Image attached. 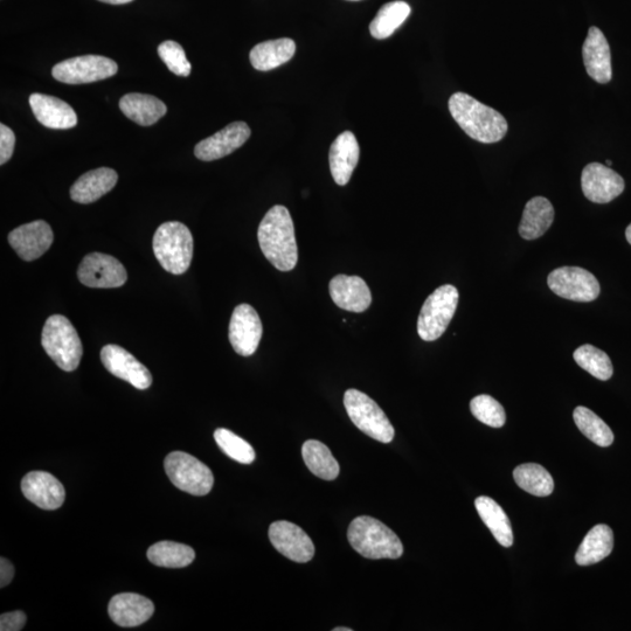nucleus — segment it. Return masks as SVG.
I'll return each mask as SVG.
<instances>
[{
	"label": "nucleus",
	"mask_w": 631,
	"mask_h": 631,
	"mask_svg": "<svg viewBox=\"0 0 631 631\" xmlns=\"http://www.w3.org/2000/svg\"><path fill=\"white\" fill-rule=\"evenodd\" d=\"M108 613L117 626L134 628L150 620L155 613V605L140 594L122 593L110 600Z\"/></svg>",
	"instance_id": "19"
},
{
	"label": "nucleus",
	"mask_w": 631,
	"mask_h": 631,
	"mask_svg": "<svg viewBox=\"0 0 631 631\" xmlns=\"http://www.w3.org/2000/svg\"><path fill=\"white\" fill-rule=\"evenodd\" d=\"M520 489L537 497L550 496L554 490L553 477L544 467L536 463L522 464L513 471Z\"/></svg>",
	"instance_id": "32"
},
{
	"label": "nucleus",
	"mask_w": 631,
	"mask_h": 631,
	"mask_svg": "<svg viewBox=\"0 0 631 631\" xmlns=\"http://www.w3.org/2000/svg\"><path fill=\"white\" fill-rule=\"evenodd\" d=\"M269 539L277 552L295 563H308L315 556V545L307 533L286 520L270 525Z\"/></svg>",
	"instance_id": "13"
},
{
	"label": "nucleus",
	"mask_w": 631,
	"mask_h": 631,
	"mask_svg": "<svg viewBox=\"0 0 631 631\" xmlns=\"http://www.w3.org/2000/svg\"><path fill=\"white\" fill-rule=\"evenodd\" d=\"M411 6L405 2L387 3L379 10L370 24L373 38L384 40L390 38L411 15Z\"/></svg>",
	"instance_id": "31"
},
{
	"label": "nucleus",
	"mask_w": 631,
	"mask_h": 631,
	"mask_svg": "<svg viewBox=\"0 0 631 631\" xmlns=\"http://www.w3.org/2000/svg\"><path fill=\"white\" fill-rule=\"evenodd\" d=\"M13 577H15V567L8 559H0V587L4 588L10 585Z\"/></svg>",
	"instance_id": "41"
},
{
	"label": "nucleus",
	"mask_w": 631,
	"mask_h": 631,
	"mask_svg": "<svg viewBox=\"0 0 631 631\" xmlns=\"http://www.w3.org/2000/svg\"><path fill=\"white\" fill-rule=\"evenodd\" d=\"M626 238H627L629 244L631 245V224L627 227Z\"/></svg>",
	"instance_id": "43"
},
{
	"label": "nucleus",
	"mask_w": 631,
	"mask_h": 631,
	"mask_svg": "<svg viewBox=\"0 0 631 631\" xmlns=\"http://www.w3.org/2000/svg\"><path fill=\"white\" fill-rule=\"evenodd\" d=\"M554 294L574 302H592L600 295V283L588 270L580 267L554 269L547 279Z\"/></svg>",
	"instance_id": "10"
},
{
	"label": "nucleus",
	"mask_w": 631,
	"mask_h": 631,
	"mask_svg": "<svg viewBox=\"0 0 631 631\" xmlns=\"http://www.w3.org/2000/svg\"><path fill=\"white\" fill-rule=\"evenodd\" d=\"M53 240L52 228L44 220L20 226L9 234L11 247L25 261L41 258L51 248Z\"/></svg>",
	"instance_id": "17"
},
{
	"label": "nucleus",
	"mask_w": 631,
	"mask_h": 631,
	"mask_svg": "<svg viewBox=\"0 0 631 631\" xmlns=\"http://www.w3.org/2000/svg\"><path fill=\"white\" fill-rule=\"evenodd\" d=\"M262 322L256 310L249 304L234 309L230 322V342L242 357L254 355L262 338Z\"/></svg>",
	"instance_id": "12"
},
{
	"label": "nucleus",
	"mask_w": 631,
	"mask_h": 631,
	"mask_svg": "<svg viewBox=\"0 0 631 631\" xmlns=\"http://www.w3.org/2000/svg\"><path fill=\"white\" fill-rule=\"evenodd\" d=\"M251 137V129L245 122L228 124L217 134L206 138L197 144L194 155L200 161L212 162L231 155L232 152L242 147Z\"/></svg>",
	"instance_id": "16"
},
{
	"label": "nucleus",
	"mask_w": 631,
	"mask_h": 631,
	"mask_svg": "<svg viewBox=\"0 0 631 631\" xmlns=\"http://www.w3.org/2000/svg\"><path fill=\"white\" fill-rule=\"evenodd\" d=\"M614 549V533L607 525L599 524L587 533L581 543L575 561L580 566H591L600 563L610 556Z\"/></svg>",
	"instance_id": "28"
},
{
	"label": "nucleus",
	"mask_w": 631,
	"mask_h": 631,
	"mask_svg": "<svg viewBox=\"0 0 631 631\" xmlns=\"http://www.w3.org/2000/svg\"><path fill=\"white\" fill-rule=\"evenodd\" d=\"M554 220V208L549 199L532 198L525 206L519 234L525 240H536L549 231Z\"/></svg>",
	"instance_id": "26"
},
{
	"label": "nucleus",
	"mask_w": 631,
	"mask_h": 631,
	"mask_svg": "<svg viewBox=\"0 0 631 631\" xmlns=\"http://www.w3.org/2000/svg\"><path fill=\"white\" fill-rule=\"evenodd\" d=\"M214 440L230 459L241 464H251L255 460L254 449L247 441L228 429L219 428L214 432Z\"/></svg>",
	"instance_id": "36"
},
{
	"label": "nucleus",
	"mask_w": 631,
	"mask_h": 631,
	"mask_svg": "<svg viewBox=\"0 0 631 631\" xmlns=\"http://www.w3.org/2000/svg\"><path fill=\"white\" fill-rule=\"evenodd\" d=\"M360 149L357 138L351 131L339 135L332 143L329 155L331 175L339 186L350 182L357 168Z\"/></svg>",
	"instance_id": "23"
},
{
	"label": "nucleus",
	"mask_w": 631,
	"mask_h": 631,
	"mask_svg": "<svg viewBox=\"0 0 631 631\" xmlns=\"http://www.w3.org/2000/svg\"><path fill=\"white\" fill-rule=\"evenodd\" d=\"M334 630L335 631H352L351 628H343V627L342 628H335Z\"/></svg>",
	"instance_id": "44"
},
{
	"label": "nucleus",
	"mask_w": 631,
	"mask_h": 631,
	"mask_svg": "<svg viewBox=\"0 0 631 631\" xmlns=\"http://www.w3.org/2000/svg\"><path fill=\"white\" fill-rule=\"evenodd\" d=\"M448 107L464 133L477 142L497 143L508 133V122L501 113L466 93L452 95Z\"/></svg>",
	"instance_id": "2"
},
{
	"label": "nucleus",
	"mask_w": 631,
	"mask_h": 631,
	"mask_svg": "<svg viewBox=\"0 0 631 631\" xmlns=\"http://www.w3.org/2000/svg\"><path fill=\"white\" fill-rule=\"evenodd\" d=\"M573 358L581 369L592 374L596 379L607 381L613 377L614 369L612 360L607 353L595 348L593 345H582L574 351Z\"/></svg>",
	"instance_id": "35"
},
{
	"label": "nucleus",
	"mask_w": 631,
	"mask_h": 631,
	"mask_svg": "<svg viewBox=\"0 0 631 631\" xmlns=\"http://www.w3.org/2000/svg\"><path fill=\"white\" fill-rule=\"evenodd\" d=\"M32 112L44 127L50 129H72L78 123V116L68 103L58 97L45 94H32Z\"/></svg>",
	"instance_id": "22"
},
{
	"label": "nucleus",
	"mask_w": 631,
	"mask_h": 631,
	"mask_svg": "<svg viewBox=\"0 0 631 631\" xmlns=\"http://www.w3.org/2000/svg\"><path fill=\"white\" fill-rule=\"evenodd\" d=\"M586 71L593 80L608 83L612 80V55L605 34L598 27H591L582 47Z\"/></svg>",
	"instance_id": "21"
},
{
	"label": "nucleus",
	"mask_w": 631,
	"mask_h": 631,
	"mask_svg": "<svg viewBox=\"0 0 631 631\" xmlns=\"http://www.w3.org/2000/svg\"><path fill=\"white\" fill-rule=\"evenodd\" d=\"M100 2L112 5H123L133 2V0H100Z\"/></svg>",
	"instance_id": "42"
},
{
	"label": "nucleus",
	"mask_w": 631,
	"mask_h": 631,
	"mask_svg": "<svg viewBox=\"0 0 631 631\" xmlns=\"http://www.w3.org/2000/svg\"><path fill=\"white\" fill-rule=\"evenodd\" d=\"M348 538L353 549L367 559H399L404 554L399 537L376 518L362 516L352 520Z\"/></svg>",
	"instance_id": "3"
},
{
	"label": "nucleus",
	"mask_w": 631,
	"mask_h": 631,
	"mask_svg": "<svg viewBox=\"0 0 631 631\" xmlns=\"http://www.w3.org/2000/svg\"><path fill=\"white\" fill-rule=\"evenodd\" d=\"M475 506L478 515L482 518L483 523L488 526L497 542L504 547L512 546V526L502 506L487 496L478 497L475 501Z\"/></svg>",
	"instance_id": "29"
},
{
	"label": "nucleus",
	"mask_w": 631,
	"mask_h": 631,
	"mask_svg": "<svg viewBox=\"0 0 631 631\" xmlns=\"http://www.w3.org/2000/svg\"><path fill=\"white\" fill-rule=\"evenodd\" d=\"M25 624L26 614L20 610L0 616V630L2 631H20L24 629Z\"/></svg>",
	"instance_id": "40"
},
{
	"label": "nucleus",
	"mask_w": 631,
	"mask_h": 631,
	"mask_svg": "<svg viewBox=\"0 0 631 631\" xmlns=\"http://www.w3.org/2000/svg\"><path fill=\"white\" fill-rule=\"evenodd\" d=\"M158 55L173 74L184 76V78L191 74L190 61L186 58L184 48L176 41H164L158 46Z\"/></svg>",
	"instance_id": "38"
},
{
	"label": "nucleus",
	"mask_w": 631,
	"mask_h": 631,
	"mask_svg": "<svg viewBox=\"0 0 631 631\" xmlns=\"http://www.w3.org/2000/svg\"><path fill=\"white\" fill-rule=\"evenodd\" d=\"M304 463L317 477L325 481H334L339 475V464L330 449L324 443L309 440L302 448Z\"/></svg>",
	"instance_id": "30"
},
{
	"label": "nucleus",
	"mask_w": 631,
	"mask_h": 631,
	"mask_svg": "<svg viewBox=\"0 0 631 631\" xmlns=\"http://www.w3.org/2000/svg\"><path fill=\"white\" fill-rule=\"evenodd\" d=\"M15 133L5 124H0V164L8 163L15 151Z\"/></svg>",
	"instance_id": "39"
},
{
	"label": "nucleus",
	"mask_w": 631,
	"mask_h": 631,
	"mask_svg": "<svg viewBox=\"0 0 631 631\" xmlns=\"http://www.w3.org/2000/svg\"><path fill=\"white\" fill-rule=\"evenodd\" d=\"M459 291L446 284L429 296L420 311L418 334L425 342H434L445 334L459 304Z\"/></svg>",
	"instance_id": "6"
},
{
	"label": "nucleus",
	"mask_w": 631,
	"mask_h": 631,
	"mask_svg": "<svg viewBox=\"0 0 631 631\" xmlns=\"http://www.w3.org/2000/svg\"><path fill=\"white\" fill-rule=\"evenodd\" d=\"M607 165H612V161H607Z\"/></svg>",
	"instance_id": "45"
},
{
	"label": "nucleus",
	"mask_w": 631,
	"mask_h": 631,
	"mask_svg": "<svg viewBox=\"0 0 631 631\" xmlns=\"http://www.w3.org/2000/svg\"><path fill=\"white\" fill-rule=\"evenodd\" d=\"M344 406L360 431L381 443L392 442L394 428L383 409L369 395L358 390H348L344 395Z\"/></svg>",
	"instance_id": "7"
},
{
	"label": "nucleus",
	"mask_w": 631,
	"mask_h": 631,
	"mask_svg": "<svg viewBox=\"0 0 631 631\" xmlns=\"http://www.w3.org/2000/svg\"><path fill=\"white\" fill-rule=\"evenodd\" d=\"M164 468L171 483L187 494L206 496L213 488L214 477L211 469L190 454H169L164 461Z\"/></svg>",
	"instance_id": "8"
},
{
	"label": "nucleus",
	"mask_w": 631,
	"mask_h": 631,
	"mask_svg": "<svg viewBox=\"0 0 631 631\" xmlns=\"http://www.w3.org/2000/svg\"><path fill=\"white\" fill-rule=\"evenodd\" d=\"M120 109L129 120L140 126L150 127L168 112L165 103L147 94H127L120 101Z\"/></svg>",
	"instance_id": "25"
},
{
	"label": "nucleus",
	"mask_w": 631,
	"mask_h": 631,
	"mask_svg": "<svg viewBox=\"0 0 631 631\" xmlns=\"http://www.w3.org/2000/svg\"><path fill=\"white\" fill-rule=\"evenodd\" d=\"M22 491L40 509L57 510L65 503L64 485L46 471H32L27 474L22 481Z\"/></svg>",
	"instance_id": "18"
},
{
	"label": "nucleus",
	"mask_w": 631,
	"mask_h": 631,
	"mask_svg": "<svg viewBox=\"0 0 631 631\" xmlns=\"http://www.w3.org/2000/svg\"><path fill=\"white\" fill-rule=\"evenodd\" d=\"M82 284L89 288H120L128 280L127 269L114 256L102 253L88 254L78 269Z\"/></svg>",
	"instance_id": "11"
},
{
	"label": "nucleus",
	"mask_w": 631,
	"mask_h": 631,
	"mask_svg": "<svg viewBox=\"0 0 631 631\" xmlns=\"http://www.w3.org/2000/svg\"><path fill=\"white\" fill-rule=\"evenodd\" d=\"M119 180L113 169L100 168L85 173L71 189V198L75 203L92 204L112 191Z\"/></svg>",
	"instance_id": "24"
},
{
	"label": "nucleus",
	"mask_w": 631,
	"mask_h": 631,
	"mask_svg": "<svg viewBox=\"0 0 631 631\" xmlns=\"http://www.w3.org/2000/svg\"><path fill=\"white\" fill-rule=\"evenodd\" d=\"M573 419L579 431L599 447L606 448L613 445L614 434L605 421L599 418L591 409L577 407L574 409Z\"/></svg>",
	"instance_id": "34"
},
{
	"label": "nucleus",
	"mask_w": 631,
	"mask_h": 631,
	"mask_svg": "<svg viewBox=\"0 0 631 631\" xmlns=\"http://www.w3.org/2000/svg\"><path fill=\"white\" fill-rule=\"evenodd\" d=\"M150 563L165 568H184L196 559L192 547L175 542H159L148 550Z\"/></svg>",
	"instance_id": "33"
},
{
	"label": "nucleus",
	"mask_w": 631,
	"mask_h": 631,
	"mask_svg": "<svg viewBox=\"0 0 631 631\" xmlns=\"http://www.w3.org/2000/svg\"><path fill=\"white\" fill-rule=\"evenodd\" d=\"M101 360L108 372L127 381L137 390H148L152 384V376L147 367L121 346H104L101 350Z\"/></svg>",
	"instance_id": "15"
},
{
	"label": "nucleus",
	"mask_w": 631,
	"mask_h": 631,
	"mask_svg": "<svg viewBox=\"0 0 631 631\" xmlns=\"http://www.w3.org/2000/svg\"><path fill=\"white\" fill-rule=\"evenodd\" d=\"M295 53V41L282 38L256 45L249 54V59H251V64L255 69L268 72L287 64L289 60L293 59Z\"/></svg>",
	"instance_id": "27"
},
{
	"label": "nucleus",
	"mask_w": 631,
	"mask_h": 631,
	"mask_svg": "<svg viewBox=\"0 0 631 631\" xmlns=\"http://www.w3.org/2000/svg\"><path fill=\"white\" fill-rule=\"evenodd\" d=\"M161 266L173 275H182L190 268L193 258V237L184 224L169 221L158 227L152 241Z\"/></svg>",
	"instance_id": "4"
},
{
	"label": "nucleus",
	"mask_w": 631,
	"mask_h": 631,
	"mask_svg": "<svg viewBox=\"0 0 631 631\" xmlns=\"http://www.w3.org/2000/svg\"><path fill=\"white\" fill-rule=\"evenodd\" d=\"M41 344L62 371L73 372L78 369L83 348L78 331L68 318L61 315L48 318L41 335Z\"/></svg>",
	"instance_id": "5"
},
{
	"label": "nucleus",
	"mask_w": 631,
	"mask_h": 631,
	"mask_svg": "<svg viewBox=\"0 0 631 631\" xmlns=\"http://www.w3.org/2000/svg\"><path fill=\"white\" fill-rule=\"evenodd\" d=\"M329 289L332 301L346 311L360 314L372 303L371 290L362 277L337 275L331 280Z\"/></svg>",
	"instance_id": "20"
},
{
	"label": "nucleus",
	"mask_w": 631,
	"mask_h": 631,
	"mask_svg": "<svg viewBox=\"0 0 631 631\" xmlns=\"http://www.w3.org/2000/svg\"><path fill=\"white\" fill-rule=\"evenodd\" d=\"M470 411L484 425L492 428H501L505 425L506 414L504 408L490 395H478V397L471 400Z\"/></svg>",
	"instance_id": "37"
},
{
	"label": "nucleus",
	"mask_w": 631,
	"mask_h": 631,
	"mask_svg": "<svg viewBox=\"0 0 631 631\" xmlns=\"http://www.w3.org/2000/svg\"><path fill=\"white\" fill-rule=\"evenodd\" d=\"M119 66L112 59L101 55H83L61 61L52 69L55 80L67 85H85L96 81L112 78Z\"/></svg>",
	"instance_id": "9"
},
{
	"label": "nucleus",
	"mask_w": 631,
	"mask_h": 631,
	"mask_svg": "<svg viewBox=\"0 0 631 631\" xmlns=\"http://www.w3.org/2000/svg\"><path fill=\"white\" fill-rule=\"evenodd\" d=\"M258 238L263 255L276 269L290 272L296 267L295 227L287 207L276 205L270 208L261 221Z\"/></svg>",
	"instance_id": "1"
},
{
	"label": "nucleus",
	"mask_w": 631,
	"mask_h": 631,
	"mask_svg": "<svg viewBox=\"0 0 631 631\" xmlns=\"http://www.w3.org/2000/svg\"><path fill=\"white\" fill-rule=\"evenodd\" d=\"M350 2H358V0H350Z\"/></svg>",
	"instance_id": "46"
},
{
	"label": "nucleus",
	"mask_w": 631,
	"mask_h": 631,
	"mask_svg": "<svg viewBox=\"0 0 631 631\" xmlns=\"http://www.w3.org/2000/svg\"><path fill=\"white\" fill-rule=\"evenodd\" d=\"M581 187L585 197L595 204H608L624 191L623 178L608 166L591 163L582 171Z\"/></svg>",
	"instance_id": "14"
}]
</instances>
